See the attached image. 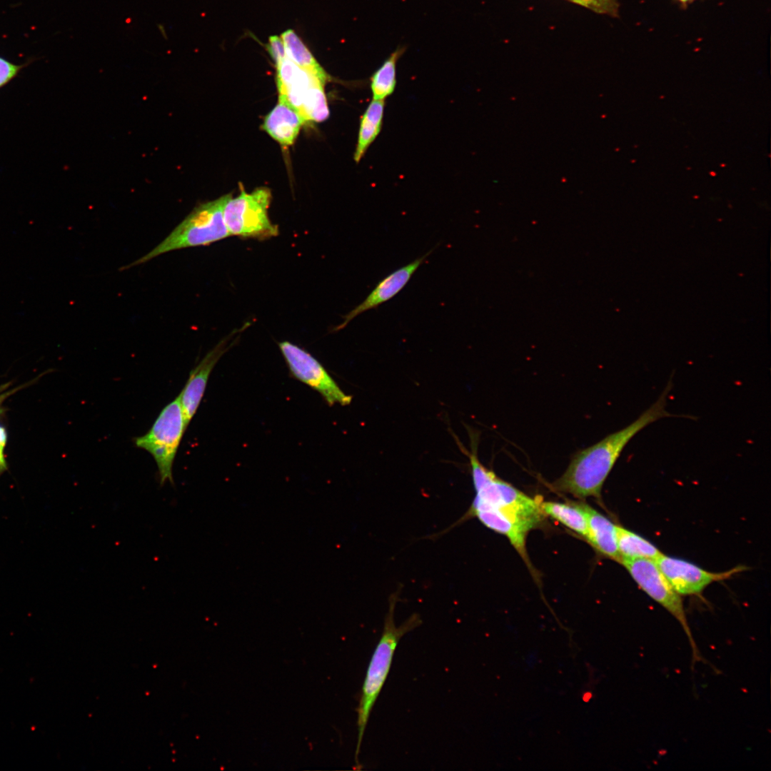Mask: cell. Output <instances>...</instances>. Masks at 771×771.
<instances>
[{
    "mask_svg": "<svg viewBox=\"0 0 771 771\" xmlns=\"http://www.w3.org/2000/svg\"><path fill=\"white\" fill-rule=\"evenodd\" d=\"M432 251L433 250L429 251L423 256L396 269L381 280L364 301L343 316V322L336 326L335 330L343 328L356 316L368 310L376 308L395 297L407 285L413 275Z\"/></svg>",
    "mask_w": 771,
    "mask_h": 771,
    "instance_id": "30bf717a",
    "label": "cell"
},
{
    "mask_svg": "<svg viewBox=\"0 0 771 771\" xmlns=\"http://www.w3.org/2000/svg\"><path fill=\"white\" fill-rule=\"evenodd\" d=\"M6 396V394L3 393V394L0 395V405L1 404L2 401L4 400Z\"/></svg>",
    "mask_w": 771,
    "mask_h": 771,
    "instance_id": "d4e9b609",
    "label": "cell"
},
{
    "mask_svg": "<svg viewBox=\"0 0 771 771\" xmlns=\"http://www.w3.org/2000/svg\"><path fill=\"white\" fill-rule=\"evenodd\" d=\"M281 37L283 41L286 55L300 68L311 73L325 84L331 77L318 64L309 49L292 29L283 32Z\"/></svg>",
    "mask_w": 771,
    "mask_h": 771,
    "instance_id": "2e32d148",
    "label": "cell"
},
{
    "mask_svg": "<svg viewBox=\"0 0 771 771\" xmlns=\"http://www.w3.org/2000/svg\"><path fill=\"white\" fill-rule=\"evenodd\" d=\"M578 4L593 11L607 14L613 17L618 16L620 4L618 0H567Z\"/></svg>",
    "mask_w": 771,
    "mask_h": 771,
    "instance_id": "ffe728a7",
    "label": "cell"
},
{
    "mask_svg": "<svg viewBox=\"0 0 771 771\" xmlns=\"http://www.w3.org/2000/svg\"><path fill=\"white\" fill-rule=\"evenodd\" d=\"M676 1H677L682 6H687L689 4L693 2V1H695L696 0H676Z\"/></svg>",
    "mask_w": 771,
    "mask_h": 771,
    "instance_id": "cb8c5ba5",
    "label": "cell"
},
{
    "mask_svg": "<svg viewBox=\"0 0 771 771\" xmlns=\"http://www.w3.org/2000/svg\"><path fill=\"white\" fill-rule=\"evenodd\" d=\"M616 533L621 562L631 559L655 560L662 554L651 542L624 527L616 525Z\"/></svg>",
    "mask_w": 771,
    "mask_h": 771,
    "instance_id": "e0dca14e",
    "label": "cell"
},
{
    "mask_svg": "<svg viewBox=\"0 0 771 771\" xmlns=\"http://www.w3.org/2000/svg\"><path fill=\"white\" fill-rule=\"evenodd\" d=\"M231 196L226 194L196 206L155 248L123 268L145 263L170 251L208 246L230 236L223 218V208Z\"/></svg>",
    "mask_w": 771,
    "mask_h": 771,
    "instance_id": "3957f363",
    "label": "cell"
},
{
    "mask_svg": "<svg viewBox=\"0 0 771 771\" xmlns=\"http://www.w3.org/2000/svg\"><path fill=\"white\" fill-rule=\"evenodd\" d=\"M22 66L15 65L2 57H0V86L11 80Z\"/></svg>",
    "mask_w": 771,
    "mask_h": 771,
    "instance_id": "7402d4cb",
    "label": "cell"
},
{
    "mask_svg": "<svg viewBox=\"0 0 771 771\" xmlns=\"http://www.w3.org/2000/svg\"><path fill=\"white\" fill-rule=\"evenodd\" d=\"M6 441V430L5 428L0 424V476L7 470V464L4 455V449Z\"/></svg>",
    "mask_w": 771,
    "mask_h": 771,
    "instance_id": "603a6c76",
    "label": "cell"
},
{
    "mask_svg": "<svg viewBox=\"0 0 771 771\" xmlns=\"http://www.w3.org/2000/svg\"><path fill=\"white\" fill-rule=\"evenodd\" d=\"M671 387L670 381L657 400L630 425L575 453L565 473L553 483V488L581 500L590 497L600 499L603 484L630 440L653 422L673 416L665 409Z\"/></svg>",
    "mask_w": 771,
    "mask_h": 771,
    "instance_id": "6da1fadb",
    "label": "cell"
},
{
    "mask_svg": "<svg viewBox=\"0 0 771 771\" xmlns=\"http://www.w3.org/2000/svg\"><path fill=\"white\" fill-rule=\"evenodd\" d=\"M405 49V46L397 47L371 76V89L373 100L384 101L394 91L397 62Z\"/></svg>",
    "mask_w": 771,
    "mask_h": 771,
    "instance_id": "ac0fdd59",
    "label": "cell"
},
{
    "mask_svg": "<svg viewBox=\"0 0 771 771\" xmlns=\"http://www.w3.org/2000/svg\"><path fill=\"white\" fill-rule=\"evenodd\" d=\"M398 595L389 599V608L385 618L382 635L369 662L358 707V741L356 750V765L359 766L363 735L370 715L388 675L396 647L403 636L421 624L420 616L413 614L400 625H396L394 614Z\"/></svg>",
    "mask_w": 771,
    "mask_h": 771,
    "instance_id": "7a4b0ae2",
    "label": "cell"
},
{
    "mask_svg": "<svg viewBox=\"0 0 771 771\" xmlns=\"http://www.w3.org/2000/svg\"><path fill=\"white\" fill-rule=\"evenodd\" d=\"M268 51L276 66L286 57L284 44L281 36L274 35L269 37Z\"/></svg>",
    "mask_w": 771,
    "mask_h": 771,
    "instance_id": "44dd1931",
    "label": "cell"
},
{
    "mask_svg": "<svg viewBox=\"0 0 771 771\" xmlns=\"http://www.w3.org/2000/svg\"><path fill=\"white\" fill-rule=\"evenodd\" d=\"M325 84L318 81L308 89L298 111L305 124L321 122L328 119L329 109L324 92Z\"/></svg>",
    "mask_w": 771,
    "mask_h": 771,
    "instance_id": "d6986e66",
    "label": "cell"
},
{
    "mask_svg": "<svg viewBox=\"0 0 771 771\" xmlns=\"http://www.w3.org/2000/svg\"><path fill=\"white\" fill-rule=\"evenodd\" d=\"M235 333L220 341L191 371L178 395L188 427L203 396L210 374L221 356L234 344Z\"/></svg>",
    "mask_w": 771,
    "mask_h": 771,
    "instance_id": "9c48e42d",
    "label": "cell"
},
{
    "mask_svg": "<svg viewBox=\"0 0 771 771\" xmlns=\"http://www.w3.org/2000/svg\"><path fill=\"white\" fill-rule=\"evenodd\" d=\"M271 193L267 188L251 193L242 191L228 198L223 208V218L230 235L243 238L266 240L278 234V228L268 216Z\"/></svg>",
    "mask_w": 771,
    "mask_h": 771,
    "instance_id": "5b68a950",
    "label": "cell"
},
{
    "mask_svg": "<svg viewBox=\"0 0 771 771\" xmlns=\"http://www.w3.org/2000/svg\"><path fill=\"white\" fill-rule=\"evenodd\" d=\"M305 121L300 114L286 102L278 99L276 106L266 116L263 129L283 146L292 145Z\"/></svg>",
    "mask_w": 771,
    "mask_h": 771,
    "instance_id": "7c38bea8",
    "label": "cell"
},
{
    "mask_svg": "<svg viewBox=\"0 0 771 771\" xmlns=\"http://www.w3.org/2000/svg\"><path fill=\"white\" fill-rule=\"evenodd\" d=\"M384 101H372L360 121L354 160L359 162L381 132L384 112Z\"/></svg>",
    "mask_w": 771,
    "mask_h": 771,
    "instance_id": "9a60e30c",
    "label": "cell"
},
{
    "mask_svg": "<svg viewBox=\"0 0 771 771\" xmlns=\"http://www.w3.org/2000/svg\"><path fill=\"white\" fill-rule=\"evenodd\" d=\"M278 346L292 376L318 392L329 405L351 403L352 397L341 389L310 353L287 341L279 343Z\"/></svg>",
    "mask_w": 771,
    "mask_h": 771,
    "instance_id": "52a82bcc",
    "label": "cell"
},
{
    "mask_svg": "<svg viewBox=\"0 0 771 771\" xmlns=\"http://www.w3.org/2000/svg\"><path fill=\"white\" fill-rule=\"evenodd\" d=\"M276 66L278 99L286 102L298 112L310 87L318 81L325 84L287 57Z\"/></svg>",
    "mask_w": 771,
    "mask_h": 771,
    "instance_id": "8fae6325",
    "label": "cell"
},
{
    "mask_svg": "<svg viewBox=\"0 0 771 771\" xmlns=\"http://www.w3.org/2000/svg\"><path fill=\"white\" fill-rule=\"evenodd\" d=\"M638 585L680 623L691 645L693 662L702 660L686 618L681 595L672 588L654 560H623L621 563Z\"/></svg>",
    "mask_w": 771,
    "mask_h": 771,
    "instance_id": "8992f818",
    "label": "cell"
},
{
    "mask_svg": "<svg viewBox=\"0 0 771 771\" xmlns=\"http://www.w3.org/2000/svg\"><path fill=\"white\" fill-rule=\"evenodd\" d=\"M588 520V543L602 555L620 564L616 525L591 506L580 503Z\"/></svg>",
    "mask_w": 771,
    "mask_h": 771,
    "instance_id": "4fadbf2b",
    "label": "cell"
},
{
    "mask_svg": "<svg viewBox=\"0 0 771 771\" xmlns=\"http://www.w3.org/2000/svg\"><path fill=\"white\" fill-rule=\"evenodd\" d=\"M655 561L674 590L680 595L700 594L711 583L729 579L747 569L744 566H737L725 572L713 573L688 561L664 554Z\"/></svg>",
    "mask_w": 771,
    "mask_h": 771,
    "instance_id": "ba28073f",
    "label": "cell"
},
{
    "mask_svg": "<svg viewBox=\"0 0 771 771\" xmlns=\"http://www.w3.org/2000/svg\"><path fill=\"white\" fill-rule=\"evenodd\" d=\"M187 428L178 396L161 411L150 430L136 437V447L148 452L158 470L161 485H173V464L184 431Z\"/></svg>",
    "mask_w": 771,
    "mask_h": 771,
    "instance_id": "277c9868",
    "label": "cell"
},
{
    "mask_svg": "<svg viewBox=\"0 0 771 771\" xmlns=\"http://www.w3.org/2000/svg\"><path fill=\"white\" fill-rule=\"evenodd\" d=\"M540 508L545 515L550 516L587 540L588 520L580 503L542 500Z\"/></svg>",
    "mask_w": 771,
    "mask_h": 771,
    "instance_id": "5bb4252c",
    "label": "cell"
}]
</instances>
